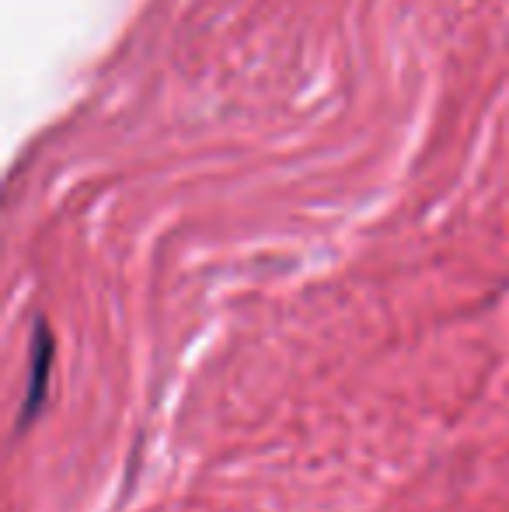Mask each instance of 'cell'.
Segmentation results:
<instances>
[{"label": "cell", "mask_w": 509, "mask_h": 512, "mask_svg": "<svg viewBox=\"0 0 509 512\" xmlns=\"http://www.w3.org/2000/svg\"><path fill=\"white\" fill-rule=\"evenodd\" d=\"M53 335H49V324L46 321H35V331H32V370H28V377H32V384H28L25 391V405H21V415H18V425L25 429L28 422H32L35 415H39V408L46 405V387H49V370H53Z\"/></svg>", "instance_id": "obj_1"}]
</instances>
